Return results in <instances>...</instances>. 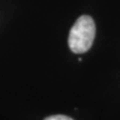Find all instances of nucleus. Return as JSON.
I'll return each instance as SVG.
<instances>
[{"label": "nucleus", "mask_w": 120, "mask_h": 120, "mask_svg": "<svg viewBox=\"0 0 120 120\" xmlns=\"http://www.w3.org/2000/svg\"><path fill=\"white\" fill-rule=\"evenodd\" d=\"M95 23L88 15L79 17L70 30L68 45L74 53H84L91 48L95 38Z\"/></svg>", "instance_id": "f257e3e1"}, {"label": "nucleus", "mask_w": 120, "mask_h": 120, "mask_svg": "<svg viewBox=\"0 0 120 120\" xmlns=\"http://www.w3.org/2000/svg\"><path fill=\"white\" fill-rule=\"evenodd\" d=\"M44 120H73V119L65 115H52V116H48Z\"/></svg>", "instance_id": "f03ea898"}]
</instances>
